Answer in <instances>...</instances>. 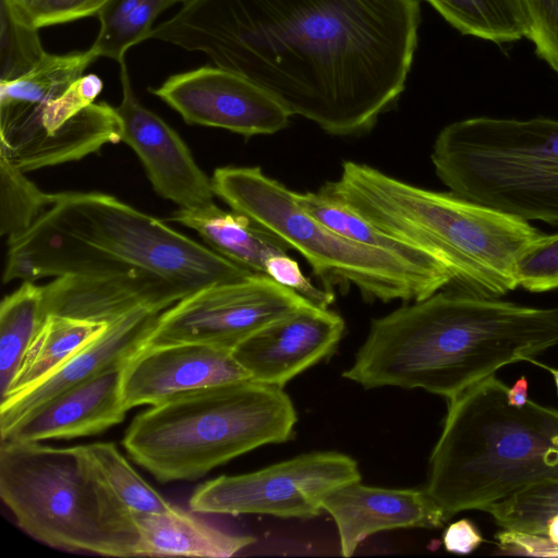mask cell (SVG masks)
<instances>
[{
  "mask_svg": "<svg viewBox=\"0 0 558 558\" xmlns=\"http://www.w3.org/2000/svg\"><path fill=\"white\" fill-rule=\"evenodd\" d=\"M420 24L418 0H185L149 38L204 52L290 116L352 136L396 107Z\"/></svg>",
  "mask_w": 558,
  "mask_h": 558,
  "instance_id": "6da1fadb",
  "label": "cell"
},
{
  "mask_svg": "<svg viewBox=\"0 0 558 558\" xmlns=\"http://www.w3.org/2000/svg\"><path fill=\"white\" fill-rule=\"evenodd\" d=\"M558 344V307L439 290L375 318L343 377L364 388L423 389L447 400Z\"/></svg>",
  "mask_w": 558,
  "mask_h": 558,
  "instance_id": "7a4b0ae2",
  "label": "cell"
},
{
  "mask_svg": "<svg viewBox=\"0 0 558 558\" xmlns=\"http://www.w3.org/2000/svg\"><path fill=\"white\" fill-rule=\"evenodd\" d=\"M8 246L3 283L137 270L194 292L254 274L161 220L98 192L58 193L53 204Z\"/></svg>",
  "mask_w": 558,
  "mask_h": 558,
  "instance_id": "3957f363",
  "label": "cell"
},
{
  "mask_svg": "<svg viewBox=\"0 0 558 558\" xmlns=\"http://www.w3.org/2000/svg\"><path fill=\"white\" fill-rule=\"evenodd\" d=\"M318 191L430 253L450 270L454 290L480 296L501 298L519 288L518 260L543 233L451 192L418 187L355 161H344L339 178Z\"/></svg>",
  "mask_w": 558,
  "mask_h": 558,
  "instance_id": "277c9868",
  "label": "cell"
},
{
  "mask_svg": "<svg viewBox=\"0 0 558 558\" xmlns=\"http://www.w3.org/2000/svg\"><path fill=\"white\" fill-rule=\"evenodd\" d=\"M508 391L493 375L447 400L425 488L445 521L558 476V409L512 405Z\"/></svg>",
  "mask_w": 558,
  "mask_h": 558,
  "instance_id": "5b68a950",
  "label": "cell"
},
{
  "mask_svg": "<svg viewBox=\"0 0 558 558\" xmlns=\"http://www.w3.org/2000/svg\"><path fill=\"white\" fill-rule=\"evenodd\" d=\"M296 412L283 387L252 378L174 395L138 413L122 445L160 483L195 481L293 435Z\"/></svg>",
  "mask_w": 558,
  "mask_h": 558,
  "instance_id": "8992f818",
  "label": "cell"
},
{
  "mask_svg": "<svg viewBox=\"0 0 558 558\" xmlns=\"http://www.w3.org/2000/svg\"><path fill=\"white\" fill-rule=\"evenodd\" d=\"M0 497L17 526L47 546L137 557L133 514L100 480L82 446L0 440Z\"/></svg>",
  "mask_w": 558,
  "mask_h": 558,
  "instance_id": "52a82bcc",
  "label": "cell"
},
{
  "mask_svg": "<svg viewBox=\"0 0 558 558\" xmlns=\"http://www.w3.org/2000/svg\"><path fill=\"white\" fill-rule=\"evenodd\" d=\"M216 196L299 252L325 289L354 286L369 301H420L452 282L437 258L418 260L344 239L304 211L292 191L259 167H221L211 177Z\"/></svg>",
  "mask_w": 558,
  "mask_h": 558,
  "instance_id": "ba28073f",
  "label": "cell"
},
{
  "mask_svg": "<svg viewBox=\"0 0 558 558\" xmlns=\"http://www.w3.org/2000/svg\"><path fill=\"white\" fill-rule=\"evenodd\" d=\"M432 163L449 192L518 219L558 226V120L474 117L446 125Z\"/></svg>",
  "mask_w": 558,
  "mask_h": 558,
  "instance_id": "9c48e42d",
  "label": "cell"
},
{
  "mask_svg": "<svg viewBox=\"0 0 558 558\" xmlns=\"http://www.w3.org/2000/svg\"><path fill=\"white\" fill-rule=\"evenodd\" d=\"M102 81L87 74L43 102L0 104V158L23 172L80 160L121 141L116 108L95 102Z\"/></svg>",
  "mask_w": 558,
  "mask_h": 558,
  "instance_id": "30bf717a",
  "label": "cell"
},
{
  "mask_svg": "<svg viewBox=\"0 0 558 558\" xmlns=\"http://www.w3.org/2000/svg\"><path fill=\"white\" fill-rule=\"evenodd\" d=\"M361 481L357 463L340 452H312L240 475L201 484L189 499L198 513L312 518L336 488Z\"/></svg>",
  "mask_w": 558,
  "mask_h": 558,
  "instance_id": "8fae6325",
  "label": "cell"
},
{
  "mask_svg": "<svg viewBox=\"0 0 558 558\" xmlns=\"http://www.w3.org/2000/svg\"><path fill=\"white\" fill-rule=\"evenodd\" d=\"M310 304L314 303L254 272L186 295L160 313L146 344L192 342L232 351L258 330Z\"/></svg>",
  "mask_w": 558,
  "mask_h": 558,
  "instance_id": "7c38bea8",
  "label": "cell"
},
{
  "mask_svg": "<svg viewBox=\"0 0 558 558\" xmlns=\"http://www.w3.org/2000/svg\"><path fill=\"white\" fill-rule=\"evenodd\" d=\"M149 92L187 124L225 129L245 137L275 134L287 128L291 117L262 87L217 65L171 75Z\"/></svg>",
  "mask_w": 558,
  "mask_h": 558,
  "instance_id": "4fadbf2b",
  "label": "cell"
},
{
  "mask_svg": "<svg viewBox=\"0 0 558 558\" xmlns=\"http://www.w3.org/2000/svg\"><path fill=\"white\" fill-rule=\"evenodd\" d=\"M120 64L122 100L116 110L121 141L140 158L154 190L184 209L215 204L211 179L197 166L180 135L137 100L124 60Z\"/></svg>",
  "mask_w": 558,
  "mask_h": 558,
  "instance_id": "5bb4252c",
  "label": "cell"
},
{
  "mask_svg": "<svg viewBox=\"0 0 558 558\" xmlns=\"http://www.w3.org/2000/svg\"><path fill=\"white\" fill-rule=\"evenodd\" d=\"M247 378L231 350L192 342L145 344L122 367L121 396L129 411L181 392Z\"/></svg>",
  "mask_w": 558,
  "mask_h": 558,
  "instance_id": "9a60e30c",
  "label": "cell"
},
{
  "mask_svg": "<svg viewBox=\"0 0 558 558\" xmlns=\"http://www.w3.org/2000/svg\"><path fill=\"white\" fill-rule=\"evenodd\" d=\"M345 324L328 308L310 304L250 336L232 354L250 378L279 387L329 356Z\"/></svg>",
  "mask_w": 558,
  "mask_h": 558,
  "instance_id": "2e32d148",
  "label": "cell"
},
{
  "mask_svg": "<svg viewBox=\"0 0 558 558\" xmlns=\"http://www.w3.org/2000/svg\"><path fill=\"white\" fill-rule=\"evenodd\" d=\"M43 290L46 316L96 323H110L137 308L162 313L193 293L185 287L137 270L61 276Z\"/></svg>",
  "mask_w": 558,
  "mask_h": 558,
  "instance_id": "e0dca14e",
  "label": "cell"
},
{
  "mask_svg": "<svg viewBox=\"0 0 558 558\" xmlns=\"http://www.w3.org/2000/svg\"><path fill=\"white\" fill-rule=\"evenodd\" d=\"M159 315L151 310L137 308L111 320L98 337L57 369L28 388L1 399L0 435L46 400L112 366L124 364L147 343Z\"/></svg>",
  "mask_w": 558,
  "mask_h": 558,
  "instance_id": "ac0fdd59",
  "label": "cell"
},
{
  "mask_svg": "<svg viewBox=\"0 0 558 558\" xmlns=\"http://www.w3.org/2000/svg\"><path fill=\"white\" fill-rule=\"evenodd\" d=\"M124 364L46 400L1 434L0 440L73 439L97 435L120 424L128 412L121 396Z\"/></svg>",
  "mask_w": 558,
  "mask_h": 558,
  "instance_id": "d6986e66",
  "label": "cell"
},
{
  "mask_svg": "<svg viewBox=\"0 0 558 558\" xmlns=\"http://www.w3.org/2000/svg\"><path fill=\"white\" fill-rule=\"evenodd\" d=\"M335 520L341 554L350 557L369 535L399 527H439L442 511L426 489L384 488L361 484L342 485L323 500Z\"/></svg>",
  "mask_w": 558,
  "mask_h": 558,
  "instance_id": "ffe728a7",
  "label": "cell"
},
{
  "mask_svg": "<svg viewBox=\"0 0 558 558\" xmlns=\"http://www.w3.org/2000/svg\"><path fill=\"white\" fill-rule=\"evenodd\" d=\"M192 512L174 505L162 513L133 514L140 532L137 557L228 558L255 542L252 536L226 532Z\"/></svg>",
  "mask_w": 558,
  "mask_h": 558,
  "instance_id": "44dd1931",
  "label": "cell"
},
{
  "mask_svg": "<svg viewBox=\"0 0 558 558\" xmlns=\"http://www.w3.org/2000/svg\"><path fill=\"white\" fill-rule=\"evenodd\" d=\"M170 220L196 231L213 251L255 274H264L270 256L290 250L250 217L222 210L216 204L197 209L180 208Z\"/></svg>",
  "mask_w": 558,
  "mask_h": 558,
  "instance_id": "7402d4cb",
  "label": "cell"
},
{
  "mask_svg": "<svg viewBox=\"0 0 558 558\" xmlns=\"http://www.w3.org/2000/svg\"><path fill=\"white\" fill-rule=\"evenodd\" d=\"M108 324L47 315L4 397L28 388L57 369L98 337Z\"/></svg>",
  "mask_w": 558,
  "mask_h": 558,
  "instance_id": "603a6c76",
  "label": "cell"
},
{
  "mask_svg": "<svg viewBox=\"0 0 558 558\" xmlns=\"http://www.w3.org/2000/svg\"><path fill=\"white\" fill-rule=\"evenodd\" d=\"M463 35L497 45L529 37L522 0H425Z\"/></svg>",
  "mask_w": 558,
  "mask_h": 558,
  "instance_id": "cb8c5ba5",
  "label": "cell"
},
{
  "mask_svg": "<svg viewBox=\"0 0 558 558\" xmlns=\"http://www.w3.org/2000/svg\"><path fill=\"white\" fill-rule=\"evenodd\" d=\"M46 318L44 290L31 281L0 304V395L5 396L23 357Z\"/></svg>",
  "mask_w": 558,
  "mask_h": 558,
  "instance_id": "d4e9b609",
  "label": "cell"
},
{
  "mask_svg": "<svg viewBox=\"0 0 558 558\" xmlns=\"http://www.w3.org/2000/svg\"><path fill=\"white\" fill-rule=\"evenodd\" d=\"M185 0H109L96 14L98 35L89 48L98 58L119 63L133 46L149 38L157 16Z\"/></svg>",
  "mask_w": 558,
  "mask_h": 558,
  "instance_id": "484cf974",
  "label": "cell"
},
{
  "mask_svg": "<svg viewBox=\"0 0 558 558\" xmlns=\"http://www.w3.org/2000/svg\"><path fill=\"white\" fill-rule=\"evenodd\" d=\"M292 196L304 211L344 239L366 246L390 251L412 259L437 258L417 246L386 234L352 208L319 191L293 192Z\"/></svg>",
  "mask_w": 558,
  "mask_h": 558,
  "instance_id": "4316f807",
  "label": "cell"
},
{
  "mask_svg": "<svg viewBox=\"0 0 558 558\" xmlns=\"http://www.w3.org/2000/svg\"><path fill=\"white\" fill-rule=\"evenodd\" d=\"M82 450L100 480L132 514L162 513L173 508L133 469L113 442L83 445Z\"/></svg>",
  "mask_w": 558,
  "mask_h": 558,
  "instance_id": "83f0119b",
  "label": "cell"
},
{
  "mask_svg": "<svg viewBox=\"0 0 558 558\" xmlns=\"http://www.w3.org/2000/svg\"><path fill=\"white\" fill-rule=\"evenodd\" d=\"M97 58L90 49L66 54L47 53L23 76L0 83V104L43 102L59 97Z\"/></svg>",
  "mask_w": 558,
  "mask_h": 558,
  "instance_id": "f1b7e54d",
  "label": "cell"
},
{
  "mask_svg": "<svg viewBox=\"0 0 558 558\" xmlns=\"http://www.w3.org/2000/svg\"><path fill=\"white\" fill-rule=\"evenodd\" d=\"M0 231L11 242L22 236L56 201L39 190L25 172L0 158Z\"/></svg>",
  "mask_w": 558,
  "mask_h": 558,
  "instance_id": "f546056e",
  "label": "cell"
},
{
  "mask_svg": "<svg viewBox=\"0 0 558 558\" xmlns=\"http://www.w3.org/2000/svg\"><path fill=\"white\" fill-rule=\"evenodd\" d=\"M47 54L35 27L15 0H0V83L12 82Z\"/></svg>",
  "mask_w": 558,
  "mask_h": 558,
  "instance_id": "4dcf8cb0",
  "label": "cell"
},
{
  "mask_svg": "<svg viewBox=\"0 0 558 558\" xmlns=\"http://www.w3.org/2000/svg\"><path fill=\"white\" fill-rule=\"evenodd\" d=\"M485 512L502 530L539 534L547 519L558 512V476L530 484Z\"/></svg>",
  "mask_w": 558,
  "mask_h": 558,
  "instance_id": "1f68e13d",
  "label": "cell"
},
{
  "mask_svg": "<svg viewBox=\"0 0 558 558\" xmlns=\"http://www.w3.org/2000/svg\"><path fill=\"white\" fill-rule=\"evenodd\" d=\"M518 287L533 293L558 289V232L542 233L520 256Z\"/></svg>",
  "mask_w": 558,
  "mask_h": 558,
  "instance_id": "d6a6232c",
  "label": "cell"
},
{
  "mask_svg": "<svg viewBox=\"0 0 558 558\" xmlns=\"http://www.w3.org/2000/svg\"><path fill=\"white\" fill-rule=\"evenodd\" d=\"M530 24L529 39L539 58L558 73V0H522Z\"/></svg>",
  "mask_w": 558,
  "mask_h": 558,
  "instance_id": "836d02e7",
  "label": "cell"
},
{
  "mask_svg": "<svg viewBox=\"0 0 558 558\" xmlns=\"http://www.w3.org/2000/svg\"><path fill=\"white\" fill-rule=\"evenodd\" d=\"M109 0H19L27 20L37 28L96 15Z\"/></svg>",
  "mask_w": 558,
  "mask_h": 558,
  "instance_id": "e575fe53",
  "label": "cell"
},
{
  "mask_svg": "<svg viewBox=\"0 0 558 558\" xmlns=\"http://www.w3.org/2000/svg\"><path fill=\"white\" fill-rule=\"evenodd\" d=\"M264 275L301 294L319 307L328 308L335 301L333 292L315 287L302 272L298 262L290 257L288 253L270 256L266 260Z\"/></svg>",
  "mask_w": 558,
  "mask_h": 558,
  "instance_id": "d590c367",
  "label": "cell"
},
{
  "mask_svg": "<svg viewBox=\"0 0 558 558\" xmlns=\"http://www.w3.org/2000/svg\"><path fill=\"white\" fill-rule=\"evenodd\" d=\"M483 541L482 534L469 519L451 523L442 536L447 551L463 555L474 551Z\"/></svg>",
  "mask_w": 558,
  "mask_h": 558,
  "instance_id": "8d00e7d4",
  "label": "cell"
},
{
  "mask_svg": "<svg viewBox=\"0 0 558 558\" xmlns=\"http://www.w3.org/2000/svg\"><path fill=\"white\" fill-rule=\"evenodd\" d=\"M508 402L512 405L522 407L529 400L527 398V379L520 377L508 391Z\"/></svg>",
  "mask_w": 558,
  "mask_h": 558,
  "instance_id": "74e56055",
  "label": "cell"
},
{
  "mask_svg": "<svg viewBox=\"0 0 558 558\" xmlns=\"http://www.w3.org/2000/svg\"><path fill=\"white\" fill-rule=\"evenodd\" d=\"M527 362L530 363H533L544 369H546L547 372H549L551 375H553V378H554V381H555V386H556V389H557V395H558V369L557 368H553L546 364H543V363H539L538 361L534 360V359H530Z\"/></svg>",
  "mask_w": 558,
  "mask_h": 558,
  "instance_id": "f35d334b",
  "label": "cell"
},
{
  "mask_svg": "<svg viewBox=\"0 0 558 558\" xmlns=\"http://www.w3.org/2000/svg\"><path fill=\"white\" fill-rule=\"evenodd\" d=\"M15 1H19V0H15Z\"/></svg>",
  "mask_w": 558,
  "mask_h": 558,
  "instance_id": "ab89813d",
  "label": "cell"
}]
</instances>
